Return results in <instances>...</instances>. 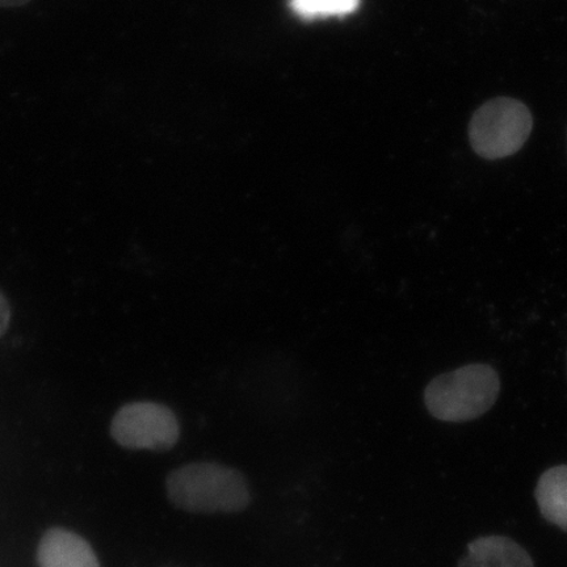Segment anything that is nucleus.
<instances>
[{
  "instance_id": "f257e3e1",
  "label": "nucleus",
  "mask_w": 567,
  "mask_h": 567,
  "mask_svg": "<svg viewBox=\"0 0 567 567\" xmlns=\"http://www.w3.org/2000/svg\"><path fill=\"white\" fill-rule=\"evenodd\" d=\"M167 496L193 514H234L251 502L244 474L217 463H194L169 473Z\"/></svg>"
},
{
  "instance_id": "f03ea898",
  "label": "nucleus",
  "mask_w": 567,
  "mask_h": 567,
  "mask_svg": "<svg viewBox=\"0 0 567 567\" xmlns=\"http://www.w3.org/2000/svg\"><path fill=\"white\" fill-rule=\"evenodd\" d=\"M499 390V375L493 367L471 364L432 380L424 390V403L439 421L467 422L486 414Z\"/></svg>"
},
{
  "instance_id": "7ed1b4c3",
  "label": "nucleus",
  "mask_w": 567,
  "mask_h": 567,
  "mask_svg": "<svg viewBox=\"0 0 567 567\" xmlns=\"http://www.w3.org/2000/svg\"><path fill=\"white\" fill-rule=\"evenodd\" d=\"M534 120L526 105L512 97H496L474 113L471 144L482 158H506L526 144Z\"/></svg>"
},
{
  "instance_id": "20e7f679",
  "label": "nucleus",
  "mask_w": 567,
  "mask_h": 567,
  "mask_svg": "<svg viewBox=\"0 0 567 567\" xmlns=\"http://www.w3.org/2000/svg\"><path fill=\"white\" fill-rule=\"evenodd\" d=\"M111 435L127 450L162 452L179 441L181 429L172 409L155 402H134L117 411Z\"/></svg>"
},
{
  "instance_id": "39448f33",
  "label": "nucleus",
  "mask_w": 567,
  "mask_h": 567,
  "mask_svg": "<svg viewBox=\"0 0 567 567\" xmlns=\"http://www.w3.org/2000/svg\"><path fill=\"white\" fill-rule=\"evenodd\" d=\"M38 563L40 567H101L91 545L65 528L45 532L39 544Z\"/></svg>"
},
{
  "instance_id": "423d86ee",
  "label": "nucleus",
  "mask_w": 567,
  "mask_h": 567,
  "mask_svg": "<svg viewBox=\"0 0 567 567\" xmlns=\"http://www.w3.org/2000/svg\"><path fill=\"white\" fill-rule=\"evenodd\" d=\"M458 567H536L529 553L507 536L478 537L467 545Z\"/></svg>"
},
{
  "instance_id": "0eeeda50",
  "label": "nucleus",
  "mask_w": 567,
  "mask_h": 567,
  "mask_svg": "<svg viewBox=\"0 0 567 567\" xmlns=\"http://www.w3.org/2000/svg\"><path fill=\"white\" fill-rule=\"evenodd\" d=\"M535 498L544 519L567 534V464L553 466L542 474Z\"/></svg>"
},
{
  "instance_id": "6e6552de",
  "label": "nucleus",
  "mask_w": 567,
  "mask_h": 567,
  "mask_svg": "<svg viewBox=\"0 0 567 567\" xmlns=\"http://www.w3.org/2000/svg\"><path fill=\"white\" fill-rule=\"evenodd\" d=\"M361 0H289L290 10L302 20L344 18L359 9Z\"/></svg>"
},
{
  "instance_id": "1a4fd4ad",
  "label": "nucleus",
  "mask_w": 567,
  "mask_h": 567,
  "mask_svg": "<svg viewBox=\"0 0 567 567\" xmlns=\"http://www.w3.org/2000/svg\"><path fill=\"white\" fill-rule=\"evenodd\" d=\"M11 321L10 305L4 299V296L0 293V338L4 336L7 329H9Z\"/></svg>"
},
{
  "instance_id": "9d476101",
  "label": "nucleus",
  "mask_w": 567,
  "mask_h": 567,
  "mask_svg": "<svg viewBox=\"0 0 567 567\" xmlns=\"http://www.w3.org/2000/svg\"><path fill=\"white\" fill-rule=\"evenodd\" d=\"M31 0H0L2 9H13V7H21L30 3Z\"/></svg>"
}]
</instances>
